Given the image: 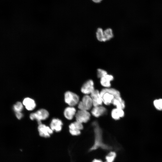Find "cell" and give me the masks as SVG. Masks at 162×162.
<instances>
[{
    "instance_id": "19",
    "label": "cell",
    "mask_w": 162,
    "mask_h": 162,
    "mask_svg": "<svg viewBox=\"0 0 162 162\" xmlns=\"http://www.w3.org/2000/svg\"><path fill=\"white\" fill-rule=\"evenodd\" d=\"M96 36L97 40L100 42H104V31L100 28H98L96 32Z\"/></svg>"
},
{
    "instance_id": "15",
    "label": "cell",
    "mask_w": 162,
    "mask_h": 162,
    "mask_svg": "<svg viewBox=\"0 0 162 162\" xmlns=\"http://www.w3.org/2000/svg\"><path fill=\"white\" fill-rule=\"evenodd\" d=\"M76 110L73 106H69L67 107L64 111V115L65 117L68 120L72 119L76 114Z\"/></svg>"
},
{
    "instance_id": "25",
    "label": "cell",
    "mask_w": 162,
    "mask_h": 162,
    "mask_svg": "<svg viewBox=\"0 0 162 162\" xmlns=\"http://www.w3.org/2000/svg\"><path fill=\"white\" fill-rule=\"evenodd\" d=\"M92 162H102L101 160L98 159L94 160Z\"/></svg>"
},
{
    "instance_id": "14",
    "label": "cell",
    "mask_w": 162,
    "mask_h": 162,
    "mask_svg": "<svg viewBox=\"0 0 162 162\" xmlns=\"http://www.w3.org/2000/svg\"><path fill=\"white\" fill-rule=\"evenodd\" d=\"M113 76L111 75H106L105 76L100 78V82L102 86L106 88H109L111 86L110 81L113 80Z\"/></svg>"
},
{
    "instance_id": "26",
    "label": "cell",
    "mask_w": 162,
    "mask_h": 162,
    "mask_svg": "<svg viewBox=\"0 0 162 162\" xmlns=\"http://www.w3.org/2000/svg\"><path fill=\"white\" fill-rule=\"evenodd\" d=\"M95 3H99L102 0H92Z\"/></svg>"
},
{
    "instance_id": "10",
    "label": "cell",
    "mask_w": 162,
    "mask_h": 162,
    "mask_svg": "<svg viewBox=\"0 0 162 162\" xmlns=\"http://www.w3.org/2000/svg\"><path fill=\"white\" fill-rule=\"evenodd\" d=\"M93 81L90 80L87 81L82 86L81 91L83 94L88 95L91 94L94 90Z\"/></svg>"
},
{
    "instance_id": "6",
    "label": "cell",
    "mask_w": 162,
    "mask_h": 162,
    "mask_svg": "<svg viewBox=\"0 0 162 162\" xmlns=\"http://www.w3.org/2000/svg\"><path fill=\"white\" fill-rule=\"evenodd\" d=\"M75 117L76 121L82 123H86L90 119V114L87 110H80L76 113Z\"/></svg>"
},
{
    "instance_id": "1",
    "label": "cell",
    "mask_w": 162,
    "mask_h": 162,
    "mask_svg": "<svg viewBox=\"0 0 162 162\" xmlns=\"http://www.w3.org/2000/svg\"><path fill=\"white\" fill-rule=\"evenodd\" d=\"M94 127L95 140L93 146L89 150L90 151L95 150L99 148L105 150H110L111 147L105 144L102 141V131L97 122H94L93 123Z\"/></svg>"
},
{
    "instance_id": "24",
    "label": "cell",
    "mask_w": 162,
    "mask_h": 162,
    "mask_svg": "<svg viewBox=\"0 0 162 162\" xmlns=\"http://www.w3.org/2000/svg\"><path fill=\"white\" fill-rule=\"evenodd\" d=\"M16 115L18 119H20L23 116V114L21 112H16Z\"/></svg>"
},
{
    "instance_id": "2",
    "label": "cell",
    "mask_w": 162,
    "mask_h": 162,
    "mask_svg": "<svg viewBox=\"0 0 162 162\" xmlns=\"http://www.w3.org/2000/svg\"><path fill=\"white\" fill-rule=\"evenodd\" d=\"M100 94L103 102L106 105L112 104L115 98L120 97V92L113 88H103L100 92Z\"/></svg>"
},
{
    "instance_id": "18",
    "label": "cell",
    "mask_w": 162,
    "mask_h": 162,
    "mask_svg": "<svg viewBox=\"0 0 162 162\" xmlns=\"http://www.w3.org/2000/svg\"><path fill=\"white\" fill-rule=\"evenodd\" d=\"M104 42L109 40L113 37L112 30L111 28H108L104 31Z\"/></svg>"
},
{
    "instance_id": "4",
    "label": "cell",
    "mask_w": 162,
    "mask_h": 162,
    "mask_svg": "<svg viewBox=\"0 0 162 162\" xmlns=\"http://www.w3.org/2000/svg\"><path fill=\"white\" fill-rule=\"evenodd\" d=\"M64 100L66 103L70 106H73L78 104L79 98L75 93L67 91L64 94Z\"/></svg>"
},
{
    "instance_id": "27",
    "label": "cell",
    "mask_w": 162,
    "mask_h": 162,
    "mask_svg": "<svg viewBox=\"0 0 162 162\" xmlns=\"http://www.w3.org/2000/svg\"></svg>"
},
{
    "instance_id": "13",
    "label": "cell",
    "mask_w": 162,
    "mask_h": 162,
    "mask_svg": "<svg viewBox=\"0 0 162 162\" xmlns=\"http://www.w3.org/2000/svg\"><path fill=\"white\" fill-rule=\"evenodd\" d=\"M23 104L26 109L28 110H33L36 106L34 100L29 98H25L23 101Z\"/></svg>"
},
{
    "instance_id": "12",
    "label": "cell",
    "mask_w": 162,
    "mask_h": 162,
    "mask_svg": "<svg viewBox=\"0 0 162 162\" xmlns=\"http://www.w3.org/2000/svg\"><path fill=\"white\" fill-rule=\"evenodd\" d=\"M106 112V109L100 105L94 106L91 111V113L94 117H98L105 114Z\"/></svg>"
},
{
    "instance_id": "11",
    "label": "cell",
    "mask_w": 162,
    "mask_h": 162,
    "mask_svg": "<svg viewBox=\"0 0 162 162\" xmlns=\"http://www.w3.org/2000/svg\"><path fill=\"white\" fill-rule=\"evenodd\" d=\"M62 125L61 120L58 118H54L51 122L50 128L53 131L58 132L61 130Z\"/></svg>"
},
{
    "instance_id": "20",
    "label": "cell",
    "mask_w": 162,
    "mask_h": 162,
    "mask_svg": "<svg viewBox=\"0 0 162 162\" xmlns=\"http://www.w3.org/2000/svg\"><path fill=\"white\" fill-rule=\"evenodd\" d=\"M116 156V153L113 152H110L106 157L107 162H113Z\"/></svg>"
},
{
    "instance_id": "17",
    "label": "cell",
    "mask_w": 162,
    "mask_h": 162,
    "mask_svg": "<svg viewBox=\"0 0 162 162\" xmlns=\"http://www.w3.org/2000/svg\"><path fill=\"white\" fill-rule=\"evenodd\" d=\"M112 104L116 106V108L122 110H123L125 107L124 102L121 96L115 98Z\"/></svg>"
},
{
    "instance_id": "5",
    "label": "cell",
    "mask_w": 162,
    "mask_h": 162,
    "mask_svg": "<svg viewBox=\"0 0 162 162\" xmlns=\"http://www.w3.org/2000/svg\"><path fill=\"white\" fill-rule=\"evenodd\" d=\"M92 106V102L90 96L86 95L82 98V101L78 103V108L80 110L88 111L91 109Z\"/></svg>"
},
{
    "instance_id": "23",
    "label": "cell",
    "mask_w": 162,
    "mask_h": 162,
    "mask_svg": "<svg viewBox=\"0 0 162 162\" xmlns=\"http://www.w3.org/2000/svg\"><path fill=\"white\" fill-rule=\"evenodd\" d=\"M107 74V72L103 69H98L97 70V76L98 78H101Z\"/></svg>"
},
{
    "instance_id": "21",
    "label": "cell",
    "mask_w": 162,
    "mask_h": 162,
    "mask_svg": "<svg viewBox=\"0 0 162 162\" xmlns=\"http://www.w3.org/2000/svg\"><path fill=\"white\" fill-rule=\"evenodd\" d=\"M23 106L21 103L17 102L14 106V109L16 112H21L23 109Z\"/></svg>"
},
{
    "instance_id": "3",
    "label": "cell",
    "mask_w": 162,
    "mask_h": 162,
    "mask_svg": "<svg viewBox=\"0 0 162 162\" xmlns=\"http://www.w3.org/2000/svg\"><path fill=\"white\" fill-rule=\"evenodd\" d=\"M49 113L45 109H41L36 112L30 114V118L32 120L36 119L38 124L41 123V121L46 119L49 117Z\"/></svg>"
},
{
    "instance_id": "7",
    "label": "cell",
    "mask_w": 162,
    "mask_h": 162,
    "mask_svg": "<svg viewBox=\"0 0 162 162\" xmlns=\"http://www.w3.org/2000/svg\"><path fill=\"white\" fill-rule=\"evenodd\" d=\"M69 132L73 136H77L80 133V130L83 129L82 124L77 121L70 124L69 126Z\"/></svg>"
},
{
    "instance_id": "9",
    "label": "cell",
    "mask_w": 162,
    "mask_h": 162,
    "mask_svg": "<svg viewBox=\"0 0 162 162\" xmlns=\"http://www.w3.org/2000/svg\"><path fill=\"white\" fill-rule=\"evenodd\" d=\"M90 94L93 106L94 107L102 105L103 101L100 92L98 90H94Z\"/></svg>"
},
{
    "instance_id": "8",
    "label": "cell",
    "mask_w": 162,
    "mask_h": 162,
    "mask_svg": "<svg viewBox=\"0 0 162 162\" xmlns=\"http://www.w3.org/2000/svg\"><path fill=\"white\" fill-rule=\"evenodd\" d=\"M38 130L39 135L45 138L49 137L53 132L50 127L42 123L39 124Z\"/></svg>"
},
{
    "instance_id": "22",
    "label": "cell",
    "mask_w": 162,
    "mask_h": 162,
    "mask_svg": "<svg viewBox=\"0 0 162 162\" xmlns=\"http://www.w3.org/2000/svg\"><path fill=\"white\" fill-rule=\"evenodd\" d=\"M154 104L157 109L162 110V99L155 100L154 102Z\"/></svg>"
},
{
    "instance_id": "16",
    "label": "cell",
    "mask_w": 162,
    "mask_h": 162,
    "mask_svg": "<svg viewBox=\"0 0 162 162\" xmlns=\"http://www.w3.org/2000/svg\"><path fill=\"white\" fill-rule=\"evenodd\" d=\"M124 114L123 110L117 108L113 109L111 112L112 117L115 120H118L120 118L123 117Z\"/></svg>"
}]
</instances>
